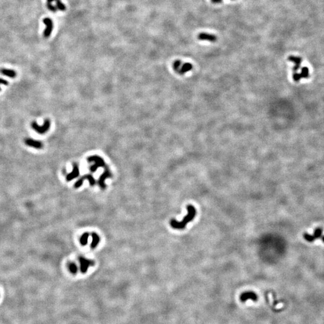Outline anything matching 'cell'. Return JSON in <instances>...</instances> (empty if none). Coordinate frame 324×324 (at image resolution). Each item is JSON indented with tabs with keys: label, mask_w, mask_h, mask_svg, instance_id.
I'll return each mask as SVG.
<instances>
[{
	"label": "cell",
	"mask_w": 324,
	"mask_h": 324,
	"mask_svg": "<svg viewBox=\"0 0 324 324\" xmlns=\"http://www.w3.org/2000/svg\"><path fill=\"white\" fill-rule=\"evenodd\" d=\"M198 39L201 40H207L211 42H214L217 40L216 36L205 32L200 33L198 36Z\"/></svg>",
	"instance_id": "8"
},
{
	"label": "cell",
	"mask_w": 324,
	"mask_h": 324,
	"mask_svg": "<svg viewBox=\"0 0 324 324\" xmlns=\"http://www.w3.org/2000/svg\"><path fill=\"white\" fill-rule=\"evenodd\" d=\"M322 232H323V230H322V228L317 227L316 229H315V230L314 231L313 235H314V238H316V239H318V238H320L322 237Z\"/></svg>",
	"instance_id": "20"
},
{
	"label": "cell",
	"mask_w": 324,
	"mask_h": 324,
	"mask_svg": "<svg viewBox=\"0 0 324 324\" xmlns=\"http://www.w3.org/2000/svg\"><path fill=\"white\" fill-rule=\"evenodd\" d=\"M53 1H55V0H47V3H52Z\"/></svg>",
	"instance_id": "26"
},
{
	"label": "cell",
	"mask_w": 324,
	"mask_h": 324,
	"mask_svg": "<svg viewBox=\"0 0 324 324\" xmlns=\"http://www.w3.org/2000/svg\"><path fill=\"white\" fill-rule=\"evenodd\" d=\"M321 239H322V241H323V242L324 243V236H322V237H321Z\"/></svg>",
	"instance_id": "27"
},
{
	"label": "cell",
	"mask_w": 324,
	"mask_h": 324,
	"mask_svg": "<svg viewBox=\"0 0 324 324\" xmlns=\"http://www.w3.org/2000/svg\"><path fill=\"white\" fill-rule=\"evenodd\" d=\"M292 78H293L294 81L295 82H299V81H300V79H301L300 73H298L297 72H294L293 76H292Z\"/></svg>",
	"instance_id": "22"
},
{
	"label": "cell",
	"mask_w": 324,
	"mask_h": 324,
	"mask_svg": "<svg viewBox=\"0 0 324 324\" xmlns=\"http://www.w3.org/2000/svg\"><path fill=\"white\" fill-rule=\"evenodd\" d=\"M211 1L213 3H220L222 1V0H211Z\"/></svg>",
	"instance_id": "25"
},
{
	"label": "cell",
	"mask_w": 324,
	"mask_h": 324,
	"mask_svg": "<svg viewBox=\"0 0 324 324\" xmlns=\"http://www.w3.org/2000/svg\"><path fill=\"white\" fill-rule=\"evenodd\" d=\"M91 236H92V243H91V248L94 249L95 247H97V244H99V243L100 241V238H99V236H98V235L95 234V233H92Z\"/></svg>",
	"instance_id": "15"
},
{
	"label": "cell",
	"mask_w": 324,
	"mask_h": 324,
	"mask_svg": "<svg viewBox=\"0 0 324 324\" xmlns=\"http://www.w3.org/2000/svg\"><path fill=\"white\" fill-rule=\"evenodd\" d=\"M0 91H1V88H0Z\"/></svg>",
	"instance_id": "28"
},
{
	"label": "cell",
	"mask_w": 324,
	"mask_h": 324,
	"mask_svg": "<svg viewBox=\"0 0 324 324\" xmlns=\"http://www.w3.org/2000/svg\"><path fill=\"white\" fill-rule=\"evenodd\" d=\"M85 179H87V180H88L91 185H93L94 184H95V180H94V179L93 178L92 176H91L90 175H85V176H83L82 178H81L79 181H78L76 183V184L74 185V187H76V188H78V187H80L82 184V183H83V180H85Z\"/></svg>",
	"instance_id": "11"
},
{
	"label": "cell",
	"mask_w": 324,
	"mask_h": 324,
	"mask_svg": "<svg viewBox=\"0 0 324 324\" xmlns=\"http://www.w3.org/2000/svg\"><path fill=\"white\" fill-rule=\"evenodd\" d=\"M88 160L90 161H95V163L94 165H92L91 168H90V170H91L92 172H94L97 169V168L99 166H103L105 165L104 163V161L103 160H102L101 159L97 157H91L88 159Z\"/></svg>",
	"instance_id": "6"
},
{
	"label": "cell",
	"mask_w": 324,
	"mask_h": 324,
	"mask_svg": "<svg viewBox=\"0 0 324 324\" xmlns=\"http://www.w3.org/2000/svg\"><path fill=\"white\" fill-rule=\"evenodd\" d=\"M111 176H112L111 173L110 172V171H109L108 169H106V170H105V172L103 174H102L101 176H100L99 181L100 186L101 187V189H105L106 185L105 184V181L106 178L111 177Z\"/></svg>",
	"instance_id": "9"
},
{
	"label": "cell",
	"mask_w": 324,
	"mask_h": 324,
	"mask_svg": "<svg viewBox=\"0 0 324 324\" xmlns=\"http://www.w3.org/2000/svg\"><path fill=\"white\" fill-rule=\"evenodd\" d=\"M56 7L57 9L60 11H65L66 10V7L65 4L61 1V0H55Z\"/></svg>",
	"instance_id": "17"
},
{
	"label": "cell",
	"mask_w": 324,
	"mask_h": 324,
	"mask_svg": "<svg viewBox=\"0 0 324 324\" xmlns=\"http://www.w3.org/2000/svg\"><path fill=\"white\" fill-rule=\"evenodd\" d=\"M43 22L46 25V29L43 32V36L45 37L48 38L49 37L51 33H52L54 28V22L52 20L49 18H45L43 20Z\"/></svg>",
	"instance_id": "3"
},
{
	"label": "cell",
	"mask_w": 324,
	"mask_h": 324,
	"mask_svg": "<svg viewBox=\"0 0 324 324\" xmlns=\"http://www.w3.org/2000/svg\"><path fill=\"white\" fill-rule=\"evenodd\" d=\"M0 84H3V85H7L8 84V83L6 80H4L2 78H0Z\"/></svg>",
	"instance_id": "24"
},
{
	"label": "cell",
	"mask_w": 324,
	"mask_h": 324,
	"mask_svg": "<svg viewBox=\"0 0 324 324\" xmlns=\"http://www.w3.org/2000/svg\"><path fill=\"white\" fill-rule=\"evenodd\" d=\"M79 261L81 264V271L83 273L86 272L88 270V268L90 266H93L94 265V262L91 260H89L87 259H85L83 257H79Z\"/></svg>",
	"instance_id": "4"
},
{
	"label": "cell",
	"mask_w": 324,
	"mask_h": 324,
	"mask_svg": "<svg viewBox=\"0 0 324 324\" xmlns=\"http://www.w3.org/2000/svg\"><path fill=\"white\" fill-rule=\"evenodd\" d=\"M303 236L304 238V239L306 241H307L308 242H313L315 240V239H316L313 235H311L307 233H305L303 235Z\"/></svg>",
	"instance_id": "21"
},
{
	"label": "cell",
	"mask_w": 324,
	"mask_h": 324,
	"mask_svg": "<svg viewBox=\"0 0 324 324\" xmlns=\"http://www.w3.org/2000/svg\"><path fill=\"white\" fill-rule=\"evenodd\" d=\"M50 126V121L48 120V119H46L44 121L43 124L41 126L39 125V124L36 122V121H33L31 123V127L32 128L33 130H34L36 132H37L39 134H44L46 132H47Z\"/></svg>",
	"instance_id": "2"
},
{
	"label": "cell",
	"mask_w": 324,
	"mask_h": 324,
	"mask_svg": "<svg viewBox=\"0 0 324 324\" xmlns=\"http://www.w3.org/2000/svg\"><path fill=\"white\" fill-rule=\"evenodd\" d=\"M301 78L307 79L309 77V69L307 67H303L300 73Z\"/></svg>",
	"instance_id": "16"
},
{
	"label": "cell",
	"mask_w": 324,
	"mask_h": 324,
	"mask_svg": "<svg viewBox=\"0 0 324 324\" xmlns=\"http://www.w3.org/2000/svg\"><path fill=\"white\" fill-rule=\"evenodd\" d=\"M187 210L188 211V214L184 217L183 220L181 221H178L174 219H172L170 221V225L173 228L176 229H183L185 228L187 223H189L190 221L193 220L196 216V213L194 207L193 205H189L187 206Z\"/></svg>",
	"instance_id": "1"
},
{
	"label": "cell",
	"mask_w": 324,
	"mask_h": 324,
	"mask_svg": "<svg viewBox=\"0 0 324 324\" xmlns=\"http://www.w3.org/2000/svg\"><path fill=\"white\" fill-rule=\"evenodd\" d=\"M288 59L292 63L295 64L294 67H293V71L294 72H296L298 70L300 69V65L302 61V59L301 57H295V56H290L288 58Z\"/></svg>",
	"instance_id": "7"
},
{
	"label": "cell",
	"mask_w": 324,
	"mask_h": 324,
	"mask_svg": "<svg viewBox=\"0 0 324 324\" xmlns=\"http://www.w3.org/2000/svg\"><path fill=\"white\" fill-rule=\"evenodd\" d=\"M79 169H78V166L76 164H73V171L69 174H68L66 176V180L67 181H71L73 179H74V178L77 177L79 175Z\"/></svg>",
	"instance_id": "12"
},
{
	"label": "cell",
	"mask_w": 324,
	"mask_h": 324,
	"mask_svg": "<svg viewBox=\"0 0 324 324\" xmlns=\"http://www.w3.org/2000/svg\"><path fill=\"white\" fill-rule=\"evenodd\" d=\"M89 238V234L85 233L83 234L80 239V243L82 245H85L88 243V240Z\"/></svg>",
	"instance_id": "19"
},
{
	"label": "cell",
	"mask_w": 324,
	"mask_h": 324,
	"mask_svg": "<svg viewBox=\"0 0 324 324\" xmlns=\"http://www.w3.org/2000/svg\"><path fill=\"white\" fill-rule=\"evenodd\" d=\"M69 270L70 271L71 273L73 274H76V272L78 271V267L77 265H76V263L74 262H71L69 264Z\"/></svg>",
	"instance_id": "18"
},
{
	"label": "cell",
	"mask_w": 324,
	"mask_h": 324,
	"mask_svg": "<svg viewBox=\"0 0 324 324\" xmlns=\"http://www.w3.org/2000/svg\"><path fill=\"white\" fill-rule=\"evenodd\" d=\"M25 143L27 146L34 148L36 149H41L43 147V144L39 141H36L31 138H26L24 140Z\"/></svg>",
	"instance_id": "5"
},
{
	"label": "cell",
	"mask_w": 324,
	"mask_h": 324,
	"mask_svg": "<svg viewBox=\"0 0 324 324\" xmlns=\"http://www.w3.org/2000/svg\"><path fill=\"white\" fill-rule=\"evenodd\" d=\"M241 299L242 301H246L247 300H257V295H256L253 292H247L244 293L241 296Z\"/></svg>",
	"instance_id": "13"
},
{
	"label": "cell",
	"mask_w": 324,
	"mask_h": 324,
	"mask_svg": "<svg viewBox=\"0 0 324 324\" xmlns=\"http://www.w3.org/2000/svg\"><path fill=\"white\" fill-rule=\"evenodd\" d=\"M0 73L2 74L8 76V77L14 78L16 77V73L15 71L10 69H1L0 70Z\"/></svg>",
	"instance_id": "14"
},
{
	"label": "cell",
	"mask_w": 324,
	"mask_h": 324,
	"mask_svg": "<svg viewBox=\"0 0 324 324\" xmlns=\"http://www.w3.org/2000/svg\"><path fill=\"white\" fill-rule=\"evenodd\" d=\"M192 69H193V65L190 63H184L183 64H181L180 67H179L177 73H180L181 74H184L185 73L190 71Z\"/></svg>",
	"instance_id": "10"
},
{
	"label": "cell",
	"mask_w": 324,
	"mask_h": 324,
	"mask_svg": "<svg viewBox=\"0 0 324 324\" xmlns=\"http://www.w3.org/2000/svg\"><path fill=\"white\" fill-rule=\"evenodd\" d=\"M47 7L50 11L52 12H56L57 10V8L56 7V6H54L52 3H47Z\"/></svg>",
	"instance_id": "23"
}]
</instances>
